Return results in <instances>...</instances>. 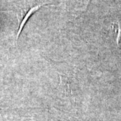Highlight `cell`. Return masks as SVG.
<instances>
[{"mask_svg": "<svg viewBox=\"0 0 121 121\" xmlns=\"http://www.w3.org/2000/svg\"><path fill=\"white\" fill-rule=\"evenodd\" d=\"M43 5H36L35 7H33L32 8H31L28 12V13H26V15L24 16V19L22 20V22H21V24H20V27H19V30H18V32H17V37H16V40H18L19 39V36H20V35L21 34V32H22V30L23 29V28H24V26L25 25V24L26 23V22L28 21V20L30 18V17L33 14V13H35V12H36L39 8H40L42 6H43Z\"/></svg>", "mask_w": 121, "mask_h": 121, "instance_id": "obj_1", "label": "cell"}, {"mask_svg": "<svg viewBox=\"0 0 121 121\" xmlns=\"http://www.w3.org/2000/svg\"><path fill=\"white\" fill-rule=\"evenodd\" d=\"M115 31H116V33H117V38H116L117 44V45L118 46L121 40V16L120 20L117 22L116 28H115Z\"/></svg>", "mask_w": 121, "mask_h": 121, "instance_id": "obj_2", "label": "cell"}]
</instances>
